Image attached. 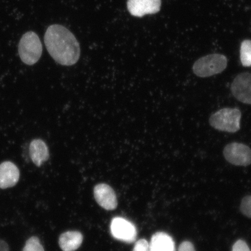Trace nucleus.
<instances>
[{
    "instance_id": "a211bd4d",
    "label": "nucleus",
    "mask_w": 251,
    "mask_h": 251,
    "mask_svg": "<svg viewBox=\"0 0 251 251\" xmlns=\"http://www.w3.org/2000/svg\"><path fill=\"white\" fill-rule=\"evenodd\" d=\"M232 251H251L249 246L243 240H238L232 248Z\"/></svg>"
},
{
    "instance_id": "9d476101",
    "label": "nucleus",
    "mask_w": 251,
    "mask_h": 251,
    "mask_svg": "<svg viewBox=\"0 0 251 251\" xmlns=\"http://www.w3.org/2000/svg\"><path fill=\"white\" fill-rule=\"evenodd\" d=\"M20 176V170L13 163L7 161L0 165V188L6 189L15 186Z\"/></svg>"
},
{
    "instance_id": "6e6552de",
    "label": "nucleus",
    "mask_w": 251,
    "mask_h": 251,
    "mask_svg": "<svg viewBox=\"0 0 251 251\" xmlns=\"http://www.w3.org/2000/svg\"><path fill=\"white\" fill-rule=\"evenodd\" d=\"M127 7L131 15L143 17L158 12L161 7V0H128Z\"/></svg>"
},
{
    "instance_id": "0eeeda50",
    "label": "nucleus",
    "mask_w": 251,
    "mask_h": 251,
    "mask_svg": "<svg viewBox=\"0 0 251 251\" xmlns=\"http://www.w3.org/2000/svg\"><path fill=\"white\" fill-rule=\"evenodd\" d=\"M231 91L238 101L251 104V74L243 72L238 74L231 84Z\"/></svg>"
},
{
    "instance_id": "6ab92c4d",
    "label": "nucleus",
    "mask_w": 251,
    "mask_h": 251,
    "mask_svg": "<svg viewBox=\"0 0 251 251\" xmlns=\"http://www.w3.org/2000/svg\"><path fill=\"white\" fill-rule=\"evenodd\" d=\"M178 251H196V250L192 243L190 241H184L180 245Z\"/></svg>"
},
{
    "instance_id": "aec40b11",
    "label": "nucleus",
    "mask_w": 251,
    "mask_h": 251,
    "mask_svg": "<svg viewBox=\"0 0 251 251\" xmlns=\"http://www.w3.org/2000/svg\"><path fill=\"white\" fill-rule=\"evenodd\" d=\"M0 251H9L7 243L1 240H0Z\"/></svg>"
},
{
    "instance_id": "9b49d317",
    "label": "nucleus",
    "mask_w": 251,
    "mask_h": 251,
    "mask_svg": "<svg viewBox=\"0 0 251 251\" xmlns=\"http://www.w3.org/2000/svg\"><path fill=\"white\" fill-rule=\"evenodd\" d=\"M29 153L31 161L37 166L42 165L49 158L48 147L45 141L40 139L31 141L29 147Z\"/></svg>"
},
{
    "instance_id": "f3484780",
    "label": "nucleus",
    "mask_w": 251,
    "mask_h": 251,
    "mask_svg": "<svg viewBox=\"0 0 251 251\" xmlns=\"http://www.w3.org/2000/svg\"><path fill=\"white\" fill-rule=\"evenodd\" d=\"M133 251H150V245L145 239H141L135 244Z\"/></svg>"
},
{
    "instance_id": "ddd939ff",
    "label": "nucleus",
    "mask_w": 251,
    "mask_h": 251,
    "mask_svg": "<svg viewBox=\"0 0 251 251\" xmlns=\"http://www.w3.org/2000/svg\"><path fill=\"white\" fill-rule=\"evenodd\" d=\"M83 240V235L77 231H69L60 235L59 247L63 251H75L79 248Z\"/></svg>"
},
{
    "instance_id": "f257e3e1",
    "label": "nucleus",
    "mask_w": 251,
    "mask_h": 251,
    "mask_svg": "<svg viewBox=\"0 0 251 251\" xmlns=\"http://www.w3.org/2000/svg\"><path fill=\"white\" fill-rule=\"evenodd\" d=\"M45 43L50 55L59 64L74 65L80 58L79 43L74 34L62 25H52L48 27Z\"/></svg>"
},
{
    "instance_id": "dca6fc26",
    "label": "nucleus",
    "mask_w": 251,
    "mask_h": 251,
    "mask_svg": "<svg viewBox=\"0 0 251 251\" xmlns=\"http://www.w3.org/2000/svg\"><path fill=\"white\" fill-rule=\"evenodd\" d=\"M240 209L244 215L251 219V196L244 198L241 203Z\"/></svg>"
},
{
    "instance_id": "7ed1b4c3",
    "label": "nucleus",
    "mask_w": 251,
    "mask_h": 251,
    "mask_svg": "<svg viewBox=\"0 0 251 251\" xmlns=\"http://www.w3.org/2000/svg\"><path fill=\"white\" fill-rule=\"evenodd\" d=\"M226 56L221 54H212L202 56L194 63V74L200 77H208L224 72L227 66Z\"/></svg>"
},
{
    "instance_id": "423d86ee",
    "label": "nucleus",
    "mask_w": 251,
    "mask_h": 251,
    "mask_svg": "<svg viewBox=\"0 0 251 251\" xmlns=\"http://www.w3.org/2000/svg\"><path fill=\"white\" fill-rule=\"evenodd\" d=\"M110 227L112 236L115 239L128 243H132L136 240V228L132 223L126 219L121 217L114 218Z\"/></svg>"
},
{
    "instance_id": "39448f33",
    "label": "nucleus",
    "mask_w": 251,
    "mask_h": 251,
    "mask_svg": "<svg viewBox=\"0 0 251 251\" xmlns=\"http://www.w3.org/2000/svg\"><path fill=\"white\" fill-rule=\"evenodd\" d=\"M224 155L228 162L234 165L247 166L251 164V149L243 143L227 144L224 150Z\"/></svg>"
},
{
    "instance_id": "f03ea898",
    "label": "nucleus",
    "mask_w": 251,
    "mask_h": 251,
    "mask_svg": "<svg viewBox=\"0 0 251 251\" xmlns=\"http://www.w3.org/2000/svg\"><path fill=\"white\" fill-rule=\"evenodd\" d=\"M241 118L240 109L225 108L213 114L209 118V124L216 130L235 133L240 129Z\"/></svg>"
},
{
    "instance_id": "4468645a",
    "label": "nucleus",
    "mask_w": 251,
    "mask_h": 251,
    "mask_svg": "<svg viewBox=\"0 0 251 251\" xmlns=\"http://www.w3.org/2000/svg\"><path fill=\"white\" fill-rule=\"evenodd\" d=\"M240 60L243 67H251V40H245L241 43Z\"/></svg>"
},
{
    "instance_id": "20e7f679",
    "label": "nucleus",
    "mask_w": 251,
    "mask_h": 251,
    "mask_svg": "<svg viewBox=\"0 0 251 251\" xmlns=\"http://www.w3.org/2000/svg\"><path fill=\"white\" fill-rule=\"evenodd\" d=\"M43 47L37 34L29 31L24 34L18 46L21 60L27 65L36 64L42 56Z\"/></svg>"
},
{
    "instance_id": "f8f14e48",
    "label": "nucleus",
    "mask_w": 251,
    "mask_h": 251,
    "mask_svg": "<svg viewBox=\"0 0 251 251\" xmlns=\"http://www.w3.org/2000/svg\"><path fill=\"white\" fill-rule=\"evenodd\" d=\"M149 245L150 251H176L174 240L164 232L153 234Z\"/></svg>"
},
{
    "instance_id": "1a4fd4ad",
    "label": "nucleus",
    "mask_w": 251,
    "mask_h": 251,
    "mask_svg": "<svg viewBox=\"0 0 251 251\" xmlns=\"http://www.w3.org/2000/svg\"><path fill=\"white\" fill-rule=\"evenodd\" d=\"M94 196L102 208L112 211L118 206L117 197L113 188L106 184H99L94 188Z\"/></svg>"
},
{
    "instance_id": "2eb2a0df",
    "label": "nucleus",
    "mask_w": 251,
    "mask_h": 251,
    "mask_svg": "<svg viewBox=\"0 0 251 251\" xmlns=\"http://www.w3.org/2000/svg\"><path fill=\"white\" fill-rule=\"evenodd\" d=\"M23 251H45L39 238L31 237L26 241Z\"/></svg>"
}]
</instances>
